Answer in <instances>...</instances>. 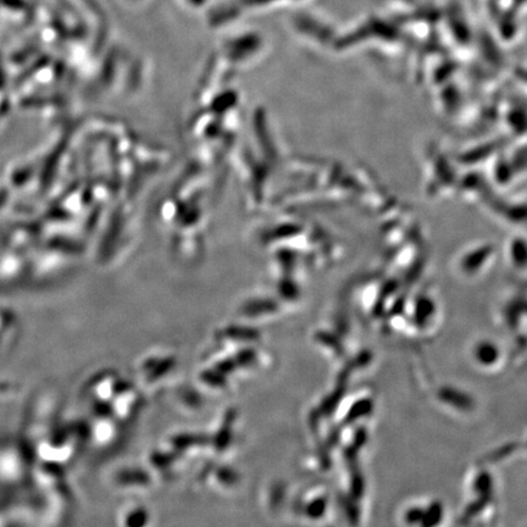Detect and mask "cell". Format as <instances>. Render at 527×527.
<instances>
[{
    "label": "cell",
    "mask_w": 527,
    "mask_h": 527,
    "mask_svg": "<svg viewBox=\"0 0 527 527\" xmlns=\"http://www.w3.org/2000/svg\"><path fill=\"white\" fill-rule=\"evenodd\" d=\"M21 392V386L13 381L0 380V401L14 398Z\"/></svg>",
    "instance_id": "obj_2"
},
{
    "label": "cell",
    "mask_w": 527,
    "mask_h": 527,
    "mask_svg": "<svg viewBox=\"0 0 527 527\" xmlns=\"http://www.w3.org/2000/svg\"><path fill=\"white\" fill-rule=\"evenodd\" d=\"M35 453L24 438L0 442V490L19 493L31 490Z\"/></svg>",
    "instance_id": "obj_1"
}]
</instances>
